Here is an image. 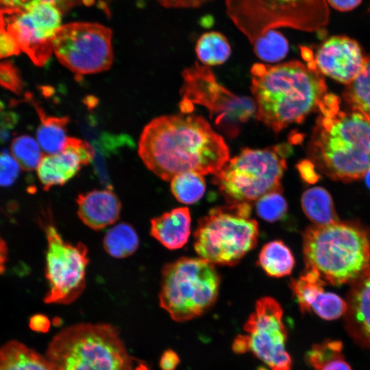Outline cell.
Wrapping results in <instances>:
<instances>
[{
	"label": "cell",
	"mask_w": 370,
	"mask_h": 370,
	"mask_svg": "<svg viewBox=\"0 0 370 370\" xmlns=\"http://www.w3.org/2000/svg\"><path fill=\"white\" fill-rule=\"evenodd\" d=\"M138 151L147 168L166 181L186 172L215 175L230 160L223 137L194 114L152 119L140 134Z\"/></svg>",
	"instance_id": "6da1fadb"
},
{
	"label": "cell",
	"mask_w": 370,
	"mask_h": 370,
	"mask_svg": "<svg viewBox=\"0 0 370 370\" xmlns=\"http://www.w3.org/2000/svg\"><path fill=\"white\" fill-rule=\"evenodd\" d=\"M251 73L256 117L275 133L301 123L322 107L328 96L324 79L311 61L308 65L299 61L257 63Z\"/></svg>",
	"instance_id": "7a4b0ae2"
},
{
	"label": "cell",
	"mask_w": 370,
	"mask_h": 370,
	"mask_svg": "<svg viewBox=\"0 0 370 370\" xmlns=\"http://www.w3.org/2000/svg\"><path fill=\"white\" fill-rule=\"evenodd\" d=\"M336 97L321 108L308 151L330 178L351 182L370 169V120L362 114L338 111Z\"/></svg>",
	"instance_id": "3957f363"
},
{
	"label": "cell",
	"mask_w": 370,
	"mask_h": 370,
	"mask_svg": "<svg viewBox=\"0 0 370 370\" xmlns=\"http://www.w3.org/2000/svg\"><path fill=\"white\" fill-rule=\"evenodd\" d=\"M303 251L306 269L316 271L325 284H354L370 269V234L355 224L310 227Z\"/></svg>",
	"instance_id": "277c9868"
},
{
	"label": "cell",
	"mask_w": 370,
	"mask_h": 370,
	"mask_svg": "<svg viewBox=\"0 0 370 370\" xmlns=\"http://www.w3.org/2000/svg\"><path fill=\"white\" fill-rule=\"evenodd\" d=\"M54 370H132V360L117 330L105 323L64 328L48 345Z\"/></svg>",
	"instance_id": "5b68a950"
},
{
	"label": "cell",
	"mask_w": 370,
	"mask_h": 370,
	"mask_svg": "<svg viewBox=\"0 0 370 370\" xmlns=\"http://www.w3.org/2000/svg\"><path fill=\"white\" fill-rule=\"evenodd\" d=\"M226 13L251 44L270 29L312 32L329 21L326 0H225Z\"/></svg>",
	"instance_id": "8992f818"
},
{
	"label": "cell",
	"mask_w": 370,
	"mask_h": 370,
	"mask_svg": "<svg viewBox=\"0 0 370 370\" xmlns=\"http://www.w3.org/2000/svg\"><path fill=\"white\" fill-rule=\"evenodd\" d=\"M286 147L243 149L214 175V184L230 204H250L267 194L282 193Z\"/></svg>",
	"instance_id": "52a82bcc"
},
{
	"label": "cell",
	"mask_w": 370,
	"mask_h": 370,
	"mask_svg": "<svg viewBox=\"0 0 370 370\" xmlns=\"http://www.w3.org/2000/svg\"><path fill=\"white\" fill-rule=\"evenodd\" d=\"M250 214L247 203L212 209L199 220L194 234L197 254L213 264H237L257 243L258 225Z\"/></svg>",
	"instance_id": "ba28073f"
},
{
	"label": "cell",
	"mask_w": 370,
	"mask_h": 370,
	"mask_svg": "<svg viewBox=\"0 0 370 370\" xmlns=\"http://www.w3.org/2000/svg\"><path fill=\"white\" fill-rule=\"evenodd\" d=\"M219 284L213 264L201 258H181L162 268L160 305L174 321L190 320L214 303Z\"/></svg>",
	"instance_id": "9c48e42d"
},
{
	"label": "cell",
	"mask_w": 370,
	"mask_h": 370,
	"mask_svg": "<svg viewBox=\"0 0 370 370\" xmlns=\"http://www.w3.org/2000/svg\"><path fill=\"white\" fill-rule=\"evenodd\" d=\"M180 109L182 113L193 110V104L204 106L215 124L230 137L236 136L241 124L256 114L254 101L237 96L219 84L207 66L196 63L184 71Z\"/></svg>",
	"instance_id": "30bf717a"
},
{
	"label": "cell",
	"mask_w": 370,
	"mask_h": 370,
	"mask_svg": "<svg viewBox=\"0 0 370 370\" xmlns=\"http://www.w3.org/2000/svg\"><path fill=\"white\" fill-rule=\"evenodd\" d=\"M58 61L77 75L103 72L113 62L112 31L95 23L61 25L53 40Z\"/></svg>",
	"instance_id": "8fae6325"
},
{
	"label": "cell",
	"mask_w": 370,
	"mask_h": 370,
	"mask_svg": "<svg viewBox=\"0 0 370 370\" xmlns=\"http://www.w3.org/2000/svg\"><path fill=\"white\" fill-rule=\"evenodd\" d=\"M282 317V308L275 299L269 297L258 299L244 324L246 334L234 338L233 351L237 354L250 351L271 370H291L292 360L286 349L288 336Z\"/></svg>",
	"instance_id": "7c38bea8"
},
{
	"label": "cell",
	"mask_w": 370,
	"mask_h": 370,
	"mask_svg": "<svg viewBox=\"0 0 370 370\" xmlns=\"http://www.w3.org/2000/svg\"><path fill=\"white\" fill-rule=\"evenodd\" d=\"M46 234L45 274L49 288L44 301L47 304L72 303L85 288L88 249L84 243L73 245L64 241L53 225H47Z\"/></svg>",
	"instance_id": "4fadbf2b"
},
{
	"label": "cell",
	"mask_w": 370,
	"mask_h": 370,
	"mask_svg": "<svg viewBox=\"0 0 370 370\" xmlns=\"http://www.w3.org/2000/svg\"><path fill=\"white\" fill-rule=\"evenodd\" d=\"M60 23L61 11L47 3H38L27 10L0 12V25L38 66H44L51 57L53 40Z\"/></svg>",
	"instance_id": "5bb4252c"
},
{
	"label": "cell",
	"mask_w": 370,
	"mask_h": 370,
	"mask_svg": "<svg viewBox=\"0 0 370 370\" xmlns=\"http://www.w3.org/2000/svg\"><path fill=\"white\" fill-rule=\"evenodd\" d=\"M309 60L321 74L347 85L362 70L366 57L355 40L334 36L321 45L314 59Z\"/></svg>",
	"instance_id": "9a60e30c"
},
{
	"label": "cell",
	"mask_w": 370,
	"mask_h": 370,
	"mask_svg": "<svg viewBox=\"0 0 370 370\" xmlns=\"http://www.w3.org/2000/svg\"><path fill=\"white\" fill-rule=\"evenodd\" d=\"M95 151L86 141L68 137L63 149L42 157L37 167V175L43 189L63 185L73 178L82 166L91 162Z\"/></svg>",
	"instance_id": "2e32d148"
},
{
	"label": "cell",
	"mask_w": 370,
	"mask_h": 370,
	"mask_svg": "<svg viewBox=\"0 0 370 370\" xmlns=\"http://www.w3.org/2000/svg\"><path fill=\"white\" fill-rule=\"evenodd\" d=\"M76 202L79 219L95 230H101L119 219L121 204L111 189L79 194Z\"/></svg>",
	"instance_id": "e0dca14e"
},
{
	"label": "cell",
	"mask_w": 370,
	"mask_h": 370,
	"mask_svg": "<svg viewBox=\"0 0 370 370\" xmlns=\"http://www.w3.org/2000/svg\"><path fill=\"white\" fill-rule=\"evenodd\" d=\"M347 304L348 332L360 345L370 348V269L354 283Z\"/></svg>",
	"instance_id": "ac0fdd59"
},
{
	"label": "cell",
	"mask_w": 370,
	"mask_h": 370,
	"mask_svg": "<svg viewBox=\"0 0 370 370\" xmlns=\"http://www.w3.org/2000/svg\"><path fill=\"white\" fill-rule=\"evenodd\" d=\"M191 219L186 207L175 208L151 220V235L169 249H177L188 241Z\"/></svg>",
	"instance_id": "d6986e66"
},
{
	"label": "cell",
	"mask_w": 370,
	"mask_h": 370,
	"mask_svg": "<svg viewBox=\"0 0 370 370\" xmlns=\"http://www.w3.org/2000/svg\"><path fill=\"white\" fill-rule=\"evenodd\" d=\"M0 370H54L45 358L16 341L0 347Z\"/></svg>",
	"instance_id": "ffe728a7"
},
{
	"label": "cell",
	"mask_w": 370,
	"mask_h": 370,
	"mask_svg": "<svg viewBox=\"0 0 370 370\" xmlns=\"http://www.w3.org/2000/svg\"><path fill=\"white\" fill-rule=\"evenodd\" d=\"M33 105L40 121L36 131L37 142L40 147L47 154L61 151L68 138L66 132L69 118L49 116L38 104L34 102Z\"/></svg>",
	"instance_id": "44dd1931"
},
{
	"label": "cell",
	"mask_w": 370,
	"mask_h": 370,
	"mask_svg": "<svg viewBox=\"0 0 370 370\" xmlns=\"http://www.w3.org/2000/svg\"><path fill=\"white\" fill-rule=\"evenodd\" d=\"M301 204L306 215L316 225H325L338 221L332 199L323 188L313 187L302 195Z\"/></svg>",
	"instance_id": "7402d4cb"
},
{
	"label": "cell",
	"mask_w": 370,
	"mask_h": 370,
	"mask_svg": "<svg viewBox=\"0 0 370 370\" xmlns=\"http://www.w3.org/2000/svg\"><path fill=\"white\" fill-rule=\"evenodd\" d=\"M258 264L271 277L280 278L289 275L295 264L289 248L281 241H273L262 248Z\"/></svg>",
	"instance_id": "603a6c76"
},
{
	"label": "cell",
	"mask_w": 370,
	"mask_h": 370,
	"mask_svg": "<svg viewBox=\"0 0 370 370\" xmlns=\"http://www.w3.org/2000/svg\"><path fill=\"white\" fill-rule=\"evenodd\" d=\"M103 247L112 257L123 258L132 255L139 246V238L134 228L126 223H121L106 234Z\"/></svg>",
	"instance_id": "cb8c5ba5"
},
{
	"label": "cell",
	"mask_w": 370,
	"mask_h": 370,
	"mask_svg": "<svg viewBox=\"0 0 370 370\" xmlns=\"http://www.w3.org/2000/svg\"><path fill=\"white\" fill-rule=\"evenodd\" d=\"M343 97L353 112L370 120V56L360 74L347 85Z\"/></svg>",
	"instance_id": "d4e9b609"
},
{
	"label": "cell",
	"mask_w": 370,
	"mask_h": 370,
	"mask_svg": "<svg viewBox=\"0 0 370 370\" xmlns=\"http://www.w3.org/2000/svg\"><path fill=\"white\" fill-rule=\"evenodd\" d=\"M195 52L202 64L214 66L221 64L228 59L231 47L225 36L212 31L206 32L199 38Z\"/></svg>",
	"instance_id": "484cf974"
},
{
	"label": "cell",
	"mask_w": 370,
	"mask_h": 370,
	"mask_svg": "<svg viewBox=\"0 0 370 370\" xmlns=\"http://www.w3.org/2000/svg\"><path fill=\"white\" fill-rule=\"evenodd\" d=\"M171 190L180 202L192 204L203 197L206 183L200 174L193 172L182 173L171 179Z\"/></svg>",
	"instance_id": "4316f807"
},
{
	"label": "cell",
	"mask_w": 370,
	"mask_h": 370,
	"mask_svg": "<svg viewBox=\"0 0 370 370\" xmlns=\"http://www.w3.org/2000/svg\"><path fill=\"white\" fill-rule=\"evenodd\" d=\"M325 282L314 271L306 269L297 280H292L291 287L302 312L310 311V307L317 297L323 291Z\"/></svg>",
	"instance_id": "83f0119b"
},
{
	"label": "cell",
	"mask_w": 370,
	"mask_h": 370,
	"mask_svg": "<svg viewBox=\"0 0 370 370\" xmlns=\"http://www.w3.org/2000/svg\"><path fill=\"white\" fill-rule=\"evenodd\" d=\"M256 55L267 62H276L284 58L288 51V42L276 29H270L257 38L254 43Z\"/></svg>",
	"instance_id": "f1b7e54d"
},
{
	"label": "cell",
	"mask_w": 370,
	"mask_h": 370,
	"mask_svg": "<svg viewBox=\"0 0 370 370\" xmlns=\"http://www.w3.org/2000/svg\"><path fill=\"white\" fill-rule=\"evenodd\" d=\"M10 150L21 169L27 171L37 169L42 158L38 143L28 135L14 138Z\"/></svg>",
	"instance_id": "f546056e"
},
{
	"label": "cell",
	"mask_w": 370,
	"mask_h": 370,
	"mask_svg": "<svg viewBox=\"0 0 370 370\" xmlns=\"http://www.w3.org/2000/svg\"><path fill=\"white\" fill-rule=\"evenodd\" d=\"M347 304L338 295L322 291L310 307L317 315L325 320H334L345 314Z\"/></svg>",
	"instance_id": "4dcf8cb0"
},
{
	"label": "cell",
	"mask_w": 370,
	"mask_h": 370,
	"mask_svg": "<svg viewBox=\"0 0 370 370\" xmlns=\"http://www.w3.org/2000/svg\"><path fill=\"white\" fill-rule=\"evenodd\" d=\"M287 208V203L281 193L267 194L256 201L257 214L268 222L280 219L286 214Z\"/></svg>",
	"instance_id": "1f68e13d"
},
{
	"label": "cell",
	"mask_w": 370,
	"mask_h": 370,
	"mask_svg": "<svg viewBox=\"0 0 370 370\" xmlns=\"http://www.w3.org/2000/svg\"><path fill=\"white\" fill-rule=\"evenodd\" d=\"M343 355V343L338 341L328 340L314 345L307 353L306 359L315 370L327 360Z\"/></svg>",
	"instance_id": "d6a6232c"
},
{
	"label": "cell",
	"mask_w": 370,
	"mask_h": 370,
	"mask_svg": "<svg viewBox=\"0 0 370 370\" xmlns=\"http://www.w3.org/2000/svg\"><path fill=\"white\" fill-rule=\"evenodd\" d=\"M0 86L18 95L23 90L20 71L12 61L0 62Z\"/></svg>",
	"instance_id": "836d02e7"
},
{
	"label": "cell",
	"mask_w": 370,
	"mask_h": 370,
	"mask_svg": "<svg viewBox=\"0 0 370 370\" xmlns=\"http://www.w3.org/2000/svg\"><path fill=\"white\" fill-rule=\"evenodd\" d=\"M21 166L8 151L0 152V186H9L17 179Z\"/></svg>",
	"instance_id": "e575fe53"
},
{
	"label": "cell",
	"mask_w": 370,
	"mask_h": 370,
	"mask_svg": "<svg viewBox=\"0 0 370 370\" xmlns=\"http://www.w3.org/2000/svg\"><path fill=\"white\" fill-rule=\"evenodd\" d=\"M21 51L14 37L0 25V59L18 55Z\"/></svg>",
	"instance_id": "d590c367"
},
{
	"label": "cell",
	"mask_w": 370,
	"mask_h": 370,
	"mask_svg": "<svg viewBox=\"0 0 370 370\" xmlns=\"http://www.w3.org/2000/svg\"><path fill=\"white\" fill-rule=\"evenodd\" d=\"M40 2V0H0V12L27 10Z\"/></svg>",
	"instance_id": "8d00e7d4"
},
{
	"label": "cell",
	"mask_w": 370,
	"mask_h": 370,
	"mask_svg": "<svg viewBox=\"0 0 370 370\" xmlns=\"http://www.w3.org/2000/svg\"><path fill=\"white\" fill-rule=\"evenodd\" d=\"M166 8H198L211 0H157Z\"/></svg>",
	"instance_id": "74e56055"
},
{
	"label": "cell",
	"mask_w": 370,
	"mask_h": 370,
	"mask_svg": "<svg viewBox=\"0 0 370 370\" xmlns=\"http://www.w3.org/2000/svg\"><path fill=\"white\" fill-rule=\"evenodd\" d=\"M298 170L301 178L308 184L316 182L319 176L314 171V164L309 161H303L298 164Z\"/></svg>",
	"instance_id": "f35d334b"
},
{
	"label": "cell",
	"mask_w": 370,
	"mask_h": 370,
	"mask_svg": "<svg viewBox=\"0 0 370 370\" xmlns=\"http://www.w3.org/2000/svg\"><path fill=\"white\" fill-rule=\"evenodd\" d=\"M180 362L178 355L173 350H166L162 355L160 366L162 370H174Z\"/></svg>",
	"instance_id": "ab89813d"
},
{
	"label": "cell",
	"mask_w": 370,
	"mask_h": 370,
	"mask_svg": "<svg viewBox=\"0 0 370 370\" xmlns=\"http://www.w3.org/2000/svg\"><path fill=\"white\" fill-rule=\"evenodd\" d=\"M315 370H352L349 365L345 360L343 356L331 358Z\"/></svg>",
	"instance_id": "60d3db41"
},
{
	"label": "cell",
	"mask_w": 370,
	"mask_h": 370,
	"mask_svg": "<svg viewBox=\"0 0 370 370\" xmlns=\"http://www.w3.org/2000/svg\"><path fill=\"white\" fill-rule=\"evenodd\" d=\"M334 9L341 12H347L358 7L362 0H326Z\"/></svg>",
	"instance_id": "b9f144b4"
},
{
	"label": "cell",
	"mask_w": 370,
	"mask_h": 370,
	"mask_svg": "<svg viewBox=\"0 0 370 370\" xmlns=\"http://www.w3.org/2000/svg\"><path fill=\"white\" fill-rule=\"evenodd\" d=\"M50 326L48 318L43 314L32 316L29 320V327L36 332H47Z\"/></svg>",
	"instance_id": "7bdbcfd3"
},
{
	"label": "cell",
	"mask_w": 370,
	"mask_h": 370,
	"mask_svg": "<svg viewBox=\"0 0 370 370\" xmlns=\"http://www.w3.org/2000/svg\"><path fill=\"white\" fill-rule=\"evenodd\" d=\"M19 121V115L14 112H2L0 114V127L12 130Z\"/></svg>",
	"instance_id": "ee69618b"
},
{
	"label": "cell",
	"mask_w": 370,
	"mask_h": 370,
	"mask_svg": "<svg viewBox=\"0 0 370 370\" xmlns=\"http://www.w3.org/2000/svg\"><path fill=\"white\" fill-rule=\"evenodd\" d=\"M77 0H40V2L50 3L60 11L72 7Z\"/></svg>",
	"instance_id": "f6af8a7d"
},
{
	"label": "cell",
	"mask_w": 370,
	"mask_h": 370,
	"mask_svg": "<svg viewBox=\"0 0 370 370\" xmlns=\"http://www.w3.org/2000/svg\"><path fill=\"white\" fill-rule=\"evenodd\" d=\"M7 251L6 244L0 237V274L3 273L5 269V264L7 260Z\"/></svg>",
	"instance_id": "bcb514c9"
},
{
	"label": "cell",
	"mask_w": 370,
	"mask_h": 370,
	"mask_svg": "<svg viewBox=\"0 0 370 370\" xmlns=\"http://www.w3.org/2000/svg\"><path fill=\"white\" fill-rule=\"evenodd\" d=\"M10 130L0 127V144L6 143L10 138Z\"/></svg>",
	"instance_id": "7dc6e473"
},
{
	"label": "cell",
	"mask_w": 370,
	"mask_h": 370,
	"mask_svg": "<svg viewBox=\"0 0 370 370\" xmlns=\"http://www.w3.org/2000/svg\"><path fill=\"white\" fill-rule=\"evenodd\" d=\"M366 185L370 189V169L366 172L364 175Z\"/></svg>",
	"instance_id": "c3c4849f"
},
{
	"label": "cell",
	"mask_w": 370,
	"mask_h": 370,
	"mask_svg": "<svg viewBox=\"0 0 370 370\" xmlns=\"http://www.w3.org/2000/svg\"><path fill=\"white\" fill-rule=\"evenodd\" d=\"M3 108H4V103L3 101H0V112L1 113L3 112Z\"/></svg>",
	"instance_id": "681fc988"
}]
</instances>
